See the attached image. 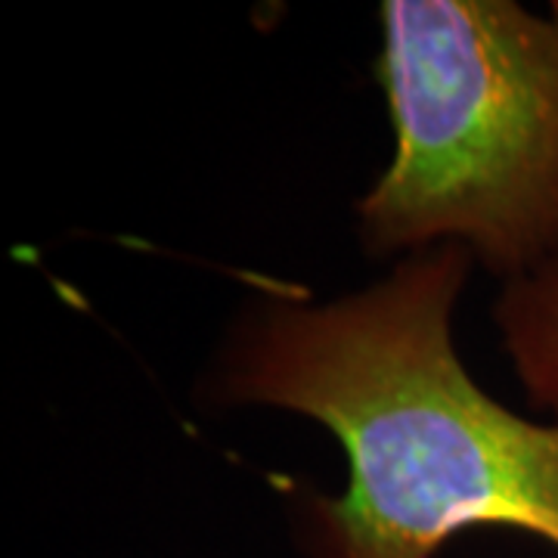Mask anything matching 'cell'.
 <instances>
[{
	"label": "cell",
	"instance_id": "cell-1",
	"mask_svg": "<svg viewBox=\"0 0 558 558\" xmlns=\"http://www.w3.org/2000/svg\"><path fill=\"white\" fill-rule=\"evenodd\" d=\"M472 260L447 242L339 301L264 299L227 344L220 398L317 418L348 453L311 509L319 558H432L481 524L558 549V422L506 410L453 348Z\"/></svg>",
	"mask_w": 558,
	"mask_h": 558
},
{
	"label": "cell",
	"instance_id": "cell-2",
	"mask_svg": "<svg viewBox=\"0 0 558 558\" xmlns=\"http://www.w3.org/2000/svg\"><path fill=\"white\" fill-rule=\"evenodd\" d=\"M395 159L360 199L376 252L457 242L506 282L558 260V3L391 0Z\"/></svg>",
	"mask_w": 558,
	"mask_h": 558
},
{
	"label": "cell",
	"instance_id": "cell-3",
	"mask_svg": "<svg viewBox=\"0 0 558 558\" xmlns=\"http://www.w3.org/2000/svg\"><path fill=\"white\" fill-rule=\"evenodd\" d=\"M494 319L527 400L558 422V260L509 279Z\"/></svg>",
	"mask_w": 558,
	"mask_h": 558
}]
</instances>
